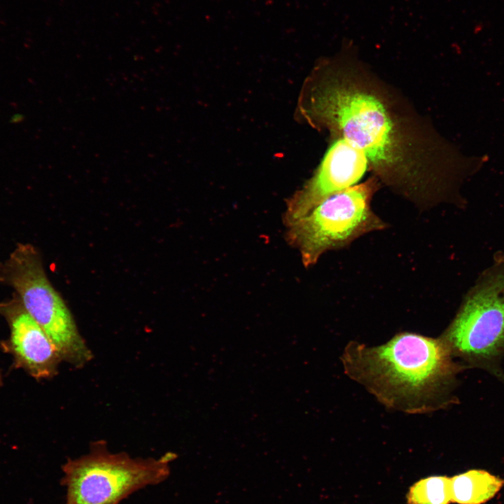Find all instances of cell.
I'll return each mask as SVG.
<instances>
[{
	"label": "cell",
	"mask_w": 504,
	"mask_h": 504,
	"mask_svg": "<svg viewBox=\"0 0 504 504\" xmlns=\"http://www.w3.org/2000/svg\"><path fill=\"white\" fill-rule=\"evenodd\" d=\"M333 62L332 74L312 94L310 111L315 119L337 139L363 150L386 184L414 200L438 195L444 179L433 155L436 145L428 144L396 111L387 92L363 74L348 49Z\"/></svg>",
	"instance_id": "obj_1"
},
{
	"label": "cell",
	"mask_w": 504,
	"mask_h": 504,
	"mask_svg": "<svg viewBox=\"0 0 504 504\" xmlns=\"http://www.w3.org/2000/svg\"><path fill=\"white\" fill-rule=\"evenodd\" d=\"M452 356L440 337L404 332L379 346L350 342L341 360L345 374L386 408L426 414L449 403L461 370Z\"/></svg>",
	"instance_id": "obj_2"
},
{
	"label": "cell",
	"mask_w": 504,
	"mask_h": 504,
	"mask_svg": "<svg viewBox=\"0 0 504 504\" xmlns=\"http://www.w3.org/2000/svg\"><path fill=\"white\" fill-rule=\"evenodd\" d=\"M177 457L167 452L158 458H134L112 452L97 441L89 451L68 458L62 467L64 504H119L133 493L164 482Z\"/></svg>",
	"instance_id": "obj_3"
},
{
	"label": "cell",
	"mask_w": 504,
	"mask_h": 504,
	"mask_svg": "<svg viewBox=\"0 0 504 504\" xmlns=\"http://www.w3.org/2000/svg\"><path fill=\"white\" fill-rule=\"evenodd\" d=\"M379 185L377 177L369 178L285 221L287 240L298 248L306 267L315 264L329 250L345 247L362 235L386 227L371 208Z\"/></svg>",
	"instance_id": "obj_4"
},
{
	"label": "cell",
	"mask_w": 504,
	"mask_h": 504,
	"mask_svg": "<svg viewBox=\"0 0 504 504\" xmlns=\"http://www.w3.org/2000/svg\"><path fill=\"white\" fill-rule=\"evenodd\" d=\"M5 274L20 295L23 309L46 333L62 360L76 368L90 363L92 352L66 304L47 278L34 247L18 246L6 264Z\"/></svg>",
	"instance_id": "obj_5"
},
{
	"label": "cell",
	"mask_w": 504,
	"mask_h": 504,
	"mask_svg": "<svg viewBox=\"0 0 504 504\" xmlns=\"http://www.w3.org/2000/svg\"><path fill=\"white\" fill-rule=\"evenodd\" d=\"M440 337L453 356L472 364L491 363L504 352V270L475 288Z\"/></svg>",
	"instance_id": "obj_6"
},
{
	"label": "cell",
	"mask_w": 504,
	"mask_h": 504,
	"mask_svg": "<svg viewBox=\"0 0 504 504\" xmlns=\"http://www.w3.org/2000/svg\"><path fill=\"white\" fill-rule=\"evenodd\" d=\"M368 165L363 150L344 139H337L313 177L288 202L285 221L307 214L326 198L351 187L363 176Z\"/></svg>",
	"instance_id": "obj_7"
},
{
	"label": "cell",
	"mask_w": 504,
	"mask_h": 504,
	"mask_svg": "<svg viewBox=\"0 0 504 504\" xmlns=\"http://www.w3.org/2000/svg\"><path fill=\"white\" fill-rule=\"evenodd\" d=\"M7 318L10 335L0 347L11 355L14 367L36 380L55 377L62 360L41 327L24 309L9 312Z\"/></svg>",
	"instance_id": "obj_8"
},
{
	"label": "cell",
	"mask_w": 504,
	"mask_h": 504,
	"mask_svg": "<svg viewBox=\"0 0 504 504\" xmlns=\"http://www.w3.org/2000/svg\"><path fill=\"white\" fill-rule=\"evenodd\" d=\"M451 503L483 504L493 498L504 486V479L478 469L450 477Z\"/></svg>",
	"instance_id": "obj_9"
},
{
	"label": "cell",
	"mask_w": 504,
	"mask_h": 504,
	"mask_svg": "<svg viewBox=\"0 0 504 504\" xmlns=\"http://www.w3.org/2000/svg\"><path fill=\"white\" fill-rule=\"evenodd\" d=\"M406 500L407 504H449L450 477L432 475L416 481L410 487Z\"/></svg>",
	"instance_id": "obj_10"
},
{
	"label": "cell",
	"mask_w": 504,
	"mask_h": 504,
	"mask_svg": "<svg viewBox=\"0 0 504 504\" xmlns=\"http://www.w3.org/2000/svg\"><path fill=\"white\" fill-rule=\"evenodd\" d=\"M3 384H4V375H3L2 370L0 368V387L2 386Z\"/></svg>",
	"instance_id": "obj_11"
}]
</instances>
